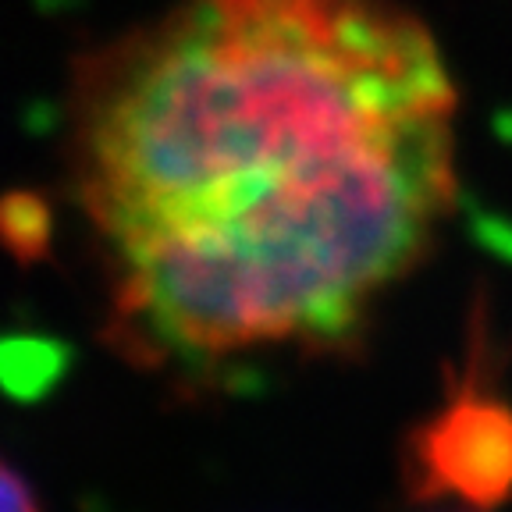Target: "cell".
Returning a JSON list of instances; mask_svg holds the SVG:
<instances>
[{
  "label": "cell",
  "instance_id": "6da1fadb",
  "mask_svg": "<svg viewBox=\"0 0 512 512\" xmlns=\"http://www.w3.org/2000/svg\"><path fill=\"white\" fill-rule=\"evenodd\" d=\"M456 82L395 0H182L75 64L104 338L185 392L360 345L456 207Z\"/></svg>",
  "mask_w": 512,
  "mask_h": 512
},
{
  "label": "cell",
  "instance_id": "7a4b0ae2",
  "mask_svg": "<svg viewBox=\"0 0 512 512\" xmlns=\"http://www.w3.org/2000/svg\"><path fill=\"white\" fill-rule=\"evenodd\" d=\"M459 374H448L438 409L402 438V488L413 502H448L466 512H491L512 502V399L491 384L488 335L477 317Z\"/></svg>",
  "mask_w": 512,
  "mask_h": 512
},
{
  "label": "cell",
  "instance_id": "3957f363",
  "mask_svg": "<svg viewBox=\"0 0 512 512\" xmlns=\"http://www.w3.org/2000/svg\"><path fill=\"white\" fill-rule=\"evenodd\" d=\"M50 242V210L40 196L11 192L0 200V246L11 249L18 260L47 253Z\"/></svg>",
  "mask_w": 512,
  "mask_h": 512
},
{
  "label": "cell",
  "instance_id": "277c9868",
  "mask_svg": "<svg viewBox=\"0 0 512 512\" xmlns=\"http://www.w3.org/2000/svg\"><path fill=\"white\" fill-rule=\"evenodd\" d=\"M0 512H43L25 477L4 459H0Z\"/></svg>",
  "mask_w": 512,
  "mask_h": 512
}]
</instances>
